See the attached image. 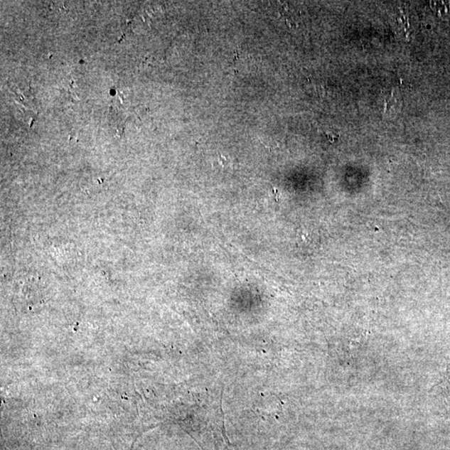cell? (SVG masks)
<instances>
[{
  "label": "cell",
  "instance_id": "obj_1",
  "mask_svg": "<svg viewBox=\"0 0 450 450\" xmlns=\"http://www.w3.org/2000/svg\"><path fill=\"white\" fill-rule=\"evenodd\" d=\"M430 7L439 18H450V1L449 0H440V1L430 2Z\"/></svg>",
  "mask_w": 450,
  "mask_h": 450
}]
</instances>
